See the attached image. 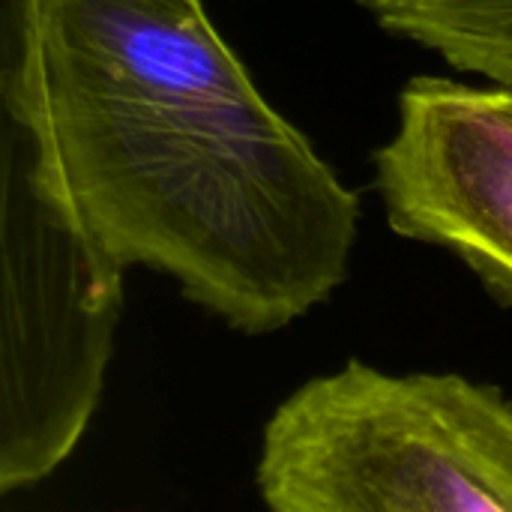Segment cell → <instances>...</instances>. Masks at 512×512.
Masks as SVG:
<instances>
[{"label":"cell","instance_id":"1","mask_svg":"<svg viewBox=\"0 0 512 512\" xmlns=\"http://www.w3.org/2000/svg\"><path fill=\"white\" fill-rule=\"evenodd\" d=\"M72 201L120 267L273 333L348 276L360 198L249 78L204 0H39Z\"/></svg>","mask_w":512,"mask_h":512},{"label":"cell","instance_id":"2","mask_svg":"<svg viewBox=\"0 0 512 512\" xmlns=\"http://www.w3.org/2000/svg\"><path fill=\"white\" fill-rule=\"evenodd\" d=\"M258 489L270 512H512V405L462 375L348 363L276 408Z\"/></svg>","mask_w":512,"mask_h":512},{"label":"cell","instance_id":"3","mask_svg":"<svg viewBox=\"0 0 512 512\" xmlns=\"http://www.w3.org/2000/svg\"><path fill=\"white\" fill-rule=\"evenodd\" d=\"M375 186L396 234L450 249L512 300V87L408 81Z\"/></svg>","mask_w":512,"mask_h":512},{"label":"cell","instance_id":"4","mask_svg":"<svg viewBox=\"0 0 512 512\" xmlns=\"http://www.w3.org/2000/svg\"><path fill=\"white\" fill-rule=\"evenodd\" d=\"M378 27L512 87V0H363Z\"/></svg>","mask_w":512,"mask_h":512}]
</instances>
